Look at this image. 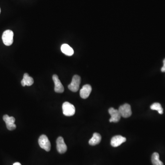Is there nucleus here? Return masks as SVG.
Returning a JSON list of instances; mask_svg holds the SVG:
<instances>
[{
  "instance_id": "f257e3e1",
  "label": "nucleus",
  "mask_w": 165,
  "mask_h": 165,
  "mask_svg": "<svg viewBox=\"0 0 165 165\" xmlns=\"http://www.w3.org/2000/svg\"><path fill=\"white\" fill-rule=\"evenodd\" d=\"M63 113L67 117H70L74 115L75 113V108L74 106L68 102H65L63 104Z\"/></svg>"
},
{
  "instance_id": "dca6fc26",
  "label": "nucleus",
  "mask_w": 165,
  "mask_h": 165,
  "mask_svg": "<svg viewBox=\"0 0 165 165\" xmlns=\"http://www.w3.org/2000/svg\"><path fill=\"white\" fill-rule=\"evenodd\" d=\"M150 108L153 110H156L159 113L162 114L163 113V109L161 104L159 103H155L150 106Z\"/></svg>"
},
{
  "instance_id": "423d86ee",
  "label": "nucleus",
  "mask_w": 165,
  "mask_h": 165,
  "mask_svg": "<svg viewBox=\"0 0 165 165\" xmlns=\"http://www.w3.org/2000/svg\"><path fill=\"white\" fill-rule=\"evenodd\" d=\"M4 122L6 124V126L9 130H13L16 128V125H15V119L14 117H9L8 115H5L3 117Z\"/></svg>"
},
{
  "instance_id": "7ed1b4c3",
  "label": "nucleus",
  "mask_w": 165,
  "mask_h": 165,
  "mask_svg": "<svg viewBox=\"0 0 165 165\" xmlns=\"http://www.w3.org/2000/svg\"><path fill=\"white\" fill-rule=\"evenodd\" d=\"M38 143L40 146L45 151H50L51 148V144L48 137L45 135L43 134L39 138Z\"/></svg>"
},
{
  "instance_id": "9d476101",
  "label": "nucleus",
  "mask_w": 165,
  "mask_h": 165,
  "mask_svg": "<svg viewBox=\"0 0 165 165\" xmlns=\"http://www.w3.org/2000/svg\"><path fill=\"white\" fill-rule=\"evenodd\" d=\"M126 141V138L121 135H116L114 136L111 139V144L114 147L120 146L121 144Z\"/></svg>"
},
{
  "instance_id": "20e7f679",
  "label": "nucleus",
  "mask_w": 165,
  "mask_h": 165,
  "mask_svg": "<svg viewBox=\"0 0 165 165\" xmlns=\"http://www.w3.org/2000/svg\"><path fill=\"white\" fill-rule=\"evenodd\" d=\"M80 83H81V78L80 76L78 75L73 76L71 83L68 86L69 90L74 92L78 91L79 88Z\"/></svg>"
},
{
  "instance_id": "6e6552de",
  "label": "nucleus",
  "mask_w": 165,
  "mask_h": 165,
  "mask_svg": "<svg viewBox=\"0 0 165 165\" xmlns=\"http://www.w3.org/2000/svg\"><path fill=\"white\" fill-rule=\"evenodd\" d=\"M56 143L57 150L59 153L63 154L67 151V145L63 137H59L56 139Z\"/></svg>"
},
{
  "instance_id": "9b49d317",
  "label": "nucleus",
  "mask_w": 165,
  "mask_h": 165,
  "mask_svg": "<svg viewBox=\"0 0 165 165\" xmlns=\"http://www.w3.org/2000/svg\"><path fill=\"white\" fill-rule=\"evenodd\" d=\"M92 91V87L90 84L84 85L80 91V95L84 99L87 98L90 95Z\"/></svg>"
},
{
  "instance_id": "1a4fd4ad",
  "label": "nucleus",
  "mask_w": 165,
  "mask_h": 165,
  "mask_svg": "<svg viewBox=\"0 0 165 165\" xmlns=\"http://www.w3.org/2000/svg\"><path fill=\"white\" fill-rule=\"evenodd\" d=\"M52 79L55 84V88H54L55 91L56 93H63L64 91V88L59 79L58 76L56 74L53 75Z\"/></svg>"
},
{
  "instance_id": "a211bd4d",
  "label": "nucleus",
  "mask_w": 165,
  "mask_h": 165,
  "mask_svg": "<svg viewBox=\"0 0 165 165\" xmlns=\"http://www.w3.org/2000/svg\"><path fill=\"white\" fill-rule=\"evenodd\" d=\"M13 165H22L19 162H15L14 163V164H13Z\"/></svg>"
},
{
  "instance_id": "f8f14e48",
  "label": "nucleus",
  "mask_w": 165,
  "mask_h": 165,
  "mask_svg": "<svg viewBox=\"0 0 165 165\" xmlns=\"http://www.w3.org/2000/svg\"><path fill=\"white\" fill-rule=\"evenodd\" d=\"M33 84V79L27 73L24 74L23 79L21 81V84L23 86H30Z\"/></svg>"
},
{
  "instance_id": "2eb2a0df",
  "label": "nucleus",
  "mask_w": 165,
  "mask_h": 165,
  "mask_svg": "<svg viewBox=\"0 0 165 165\" xmlns=\"http://www.w3.org/2000/svg\"><path fill=\"white\" fill-rule=\"evenodd\" d=\"M159 155L157 152H155L153 154L151 157L152 163L153 165H164L163 162L160 161Z\"/></svg>"
},
{
  "instance_id": "6ab92c4d",
  "label": "nucleus",
  "mask_w": 165,
  "mask_h": 165,
  "mask_svg": "<svg viewBox=\"0 0 165 165\" xmlns=\"http://www.w3.org/2000/svg\"><path fill=\"white\" fill-rule=\"evenodd\" d=\"M0 13H1V8H0Z\"/></svg>"
},
{
  "instance_id": "f3484780",
  "label": "nucleus",
  "mask_w": 165,
  "mask_h": 165,
  "mask_svg": "<svg viewBox=\"0 0 165 165\" xmlns=\"http://www.w3.org/2000/svg\"><path fill=\"white\" fill-rule=\"evenodd\" d=\"M161 71L162 72H165V59L163 60V66L161 69Z\"/></svg>"
},
{
  "instance_id": "ddd939ff",
  "label": "nucleus",
  "mask_w": 165,
  "mask_h": 165,
  "mask_svg": "<svg viewBox=\"0 0 165 165\" xmlns=\"http://www.w3.org/2000/svg\"><path fill=\"white\" fill-rule=\"evenodd\" d=\"M102 140V136L98 133H95L93 137L89 140L88 143L91 146H94L98 145Z\"/></svg>"
},
{
  "instance_id": "4468645a",
  "label": "nucleus",
  "mask_w": 165,
  "mask_h": 165,
  "mask_svg": "<svg viewBox=\"0 0 165 165\" xmlns=\"http://www.w3.org/2000/svg\"><path fill=\"white\" fill-rule=\"evenodd\" d=\"M61 49L62 52L68 56H71L74 54V51L72 48L67 44H63Z\"/></svg>"
},
{
  "instance_id": "39448f33",
  "label": "nucleus",
  "mask_w": 165,
  "mask_h": 165,
  "mask_svg": "<svg viewBox=\"0 0 165 165\" xmlns=\"http://www.w3.org/2000/svg\"><path fill=\"white\" fill-rule=\"evenodd\" d=\"M121 117L127 118L130 117L132 115V110L130 105L128 104H125L120 106L118 109Z\"/></svg>"
},
{
  "instance_id": "f03ea898",
  "label": "nucleus",
  "mask_w": 165,
  "mask_h": 165,
  "mask_svg": "<svg viewBox=\"0 0 165 165\" xmlns=\"http://www.w3.org/2000/svg\"><path fill=\"white\" fill-rule=\"evenodd\" d=\"M13 32L11 30H7L2 34V39L3 43L7 46L12 45L13 42Z\"/></svg>"
},
{
  "instance_id": "0eeeda50",
  "label": "nucleus",
  "mask_w": 165,
  "mask_h": 165,
  "mask_svg": "<svg viewBox=\"0 0 165 165\" xmlns=\"http://www.w3.org/2000/svg\"><path fill=\"white\" fill-rule=\"evenodd\" d=\"M109 113L111 115V118L109 121L111 123H118L121 119V116L118 110L114 109V108H110L108 110Z\"/></svg>"
}]
</instances>
